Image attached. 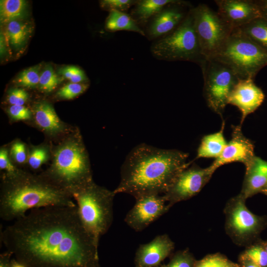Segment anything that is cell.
I'll return each instance as SVG.
<instances>
[{
    "instance_id": "cell-1",
    "label": "cell",
    "mask_w": 267,
    "mask_h": 267,
    "mask_svg": "<svg viewBox=\"0 0 267 267\" xmlns=\"http://www.w3.org/2000/svg\"><path fill=\"white\" fill-rule=\"evenodd\" d=\"M0 241L29 267H100L98 243L83 226L77 206L32 210L5 227Z\"/></svg>"
},
{
    "instance_id": "cell-2",
    "label": "cell",
    "mask_w": 267,
    "mask_h": 267,
    "mask_svg": "<svg viewBox=\"0 0 267 267\" xmlns=\"http://www.w3.org/2000/svg\"><path fill=\"white\" fill-rule=\"evenodd\" d=\"M187 153L177 149L158 148L145 143L135 146L121 169L116 194L127 193L135 199L149 194H164L178 175L188 167Z\"/></svg>"
},
{
    "instance_id": "cell-3",
    "label": "cell",
    "mask_w": 267,
    "mask_h": 267,
    "mask_svg": "<svg viewBox=\"0 0 267 267\" xmlns=\"http://www.w3.org/2000/svg\"><path fill=\"white\" fill-rule=\"evenodd\" d=\"M76 206L69 192L42 174L34 176L21 172L13 178L3 179L0 217L3 221H15L36 209Z\"/></svg>"
},
{
    "instance_id": "cell-4",
    "label": "cell",
    "mask_w": 267,
    "mask_h": 267,
    "mask_svg": "<svg viewBox=\"0 0 267 267\" xmlns=\"http://www.w3.org/2000/svg\"><path fill=\"white\" fill-rule=\"evenodd\" d=\"M42 175L71 195L93 181L86 149L81 142L75 140L58 148L52 165Z\"/></svg>"
},
{
    "instance_id": "cell-5",
    "label": "cell",
    "mask_w": 267,
    "mask_h": 267,
    "mask_svg": "<svg viewBox=\"0 0 267 267\" xmlns=\"http://www.w3.org/2000/svg\"><path fill=\"white\" fill-rule=\"evenodd\" d=\"M114 191L99 186L93 181L72 194L77 202L81 221L89 233L99 243L113 220Z\"/></svg>"
},
{
    "instance_id": "cell-6",
    "label": "cell",
    "mask_w": 267,
    "mask_h": 267,
    "mask_svg": "<svg viewBox=\"0 0 267 267\" xmlns=\"http://www.w3.org/2000/svg\"><path fill=\"white\" fill-rule=\"evenodd\" d=\"M212 58L230 68L240 79H253L267 65V51L239 28L234 29Z\"/></svg>"
},
{
    "instance_id": "cell-7",
    "label": "cell",
    "mask_w": 267,
    "mask_h": 267,
    "mask_svg": "<svg viewBox=\"0 0 267 267\" xmlns=\"http://www.w3.org/2000/svg\"><path fill=\"white\" fill-rule=\"evenodd\" d=\"M156 58L167 61H188L200 65L206 58L203 54L194 26L191 9L181 23L151 47Z\"/></svg>"
},
{
    "instance_id": "cell-8",
    "label": "cell",
    "mask_w": 267,
    "mask_h": 267,
    "mask_svg": "<svg viewBox=\"0 0 267 267\" xmlns=\"http://www.w3.org/2000/svg\"><path fill=\"white\" fill-rule=\"evenodd\" d=\"M200 66L207 104L211 110L222 116L229 94L240 79L230 68L212 58H206Z\"/></svg>"
},
{
    "instance_id": "cell-9",
    "label": "cell",
    "mask_w": 267,
    "mask_h": 267,
    "mask_svg": "<svg viewBox=\"0 0 267 267\" xmlns=\"http://www.w3.org/2000/svg\"><path fill=\"white\" fill-rule=\"evenodd\" d=\"M195 30L203 54L212 57L227 39L232 29L218 12L205 4L191 9Z\"/></svg>"
},
{
    "instance_id": "cell-10",
    "label": "cell",
    "mask_w": 267,
    "mask_h": 267,
    "mask_svg": "<svg viewBox=\"0 0 267 267\" xmlns=\"http://www.w3.org/2000/svg\"><path fill=\"white\" fill-rule=\"evenodd\" d=\"M214 172L210 167L201 168L195 164L183 170L163 194L170 207L197 194L209 180Z\"/></svg>"
},
{
    "instance_id": "cell-11",
    "label": "cell",
    "mask_w": 267,
    "mask_h": 267,
    "mask_svg": "<svg viewBox=\"0 0 267 267\" xmlns=\"http://www.w3.org/2000/svg\"><path fill=\"white\" fill-rule=\"evenodd\" d=\"M163 195L149 194L135 199L125 222L135 231H141L168 212L170 207Z\"/></svg>"
},
{
    "instance_id": "cell-12",
    "label": "cell",
    "mask_w": 267,
    "mask_h": 267,
    "mask_svg": "<svg viewBox=\"0 0 267 267\" xmlns=\"http://www.w3.org/2000/svg\"><path fill=\"white\" fill-rule=\"evenodd\" d=\"M254 148L252 141L243 134L241 126H232L230 140L209 167L213 172L224 164L235 162H241L246 167L255 157Z\"/></svg>"
},
{
    "instance_id": "cell-13",
    "label": "cell",
    "mask_w": 267,
    "mask_h": 267,
    "mask_svg": "<svg viewBox=\"0 0 267 267\" xmlns=\"http://www.w3.org/2000/svg\"><path fill=\"white\" fill-rule=\"evenodd\" d=\"M218 13L232 29L240 28L261 17L255 0H216Z\"/></svg>"
},
{
    "instance_id": "cell-14",
    "label": "cell",
    "mask_w": 267,
    "mask_h": 267,
    "mask_svg": "<svg viewBox=\"0 0 267 267\" xmlns=\"http://www.w3.org/2000/svg\"><path fill=\"white\" fill-rule=\"evenodd\" d=\"M265 95L253 79H240L231 90L227 104L237 107L241 113L240 125L246 116L254 112L263 103Z\"/></svg>"
},
{
    "instance_id": "cell-15",
    "label": "cell",
    "mask_w": 267,
    "mask_h": 267,
    "mask_svg": "<svg viewBox=\"0 0 267 267\" xmlns=\"http://www.w3.org/2000/svg\"><path fill=\"white\" fill-rule=\"evenodd\" d=\"M174 243L166 234L156 236L150 242L141 244L134 259L135 267H158L171 253Z\"/></svg>"
},
{
    "instance_id": "cell-16",
    "label": "cell",
    "mask_w": 267,
    "mask_h": 267,
    "mask_svg": "<svg viewBox=\"0 0 267 267\" xmlns=\"http://www.w3.org/2000/svg\"><path fill=\"white\" fill-rule=\"evenodd\" d=\"M185 5L171 4L156 15L148 29L149 38L155 39L165 36L174 31L187 15L179 7Z\"/></svg>"
},
{
    "instance_id": "cell-17",
    "label": "cell",
    "mask_w": 267,
    "mask_h": 267,
    "mask_svg": "<svg viewBox=\"0 0 267 267\" xmlns=\"http://www.w3.org/2000/svg\"><path fill=\"white\" fill-rule=\"evenodd\" d=\"M267 185V161L255 156L246 167V175L240 195L249 197Z\"/></svg>"
},
{
    "instance_id": "cell-18",
    "label": "cell",
    "mask_w": 267,
    "mask_h": 267,
    "mask_svg": "<svg viewBox=\"0 0 267 267\" xmlns=\"http://www.w3.org/2000/svg\"><path fill=\"white\" fill-rule=\"evenodd\" d=\"M244 199L241 195L238 197L229 217L230 227L237 234L241 236L253 232L259 224L257 217L245 206Z\"/></svg>"
},
{
    "instance_id": "cell-19",
    "label": "cell",
    "mask_w": 267,
    "mask_h": 267,
    "mask_svg": "<svg viewBox=\"0 0 267 267\" xmlns=\"http://www.w3.org/2000/svg\"><path fill=\"white\" fill-rule=\"evenodd\" d=\"M225 123L223 121L221 130L215 133L204 136L197 150L196 159L199 158L219 157L227 145L223 130Z\"/></svg>"
},
{
    "instance_id": "cell-20",
    "label": "cell",
    "mask_w": 267,
    "mask_h": 267,
    "mask_svg": "<svg viewBox=\"0 0 267 267\" xmlns=\"http://www.w3.org/2000/svg\"><path fill=\"white\" fill-rule=\"evenodd\" d=\"M174 4H186V1L177 0H142L137 1L132 11L136 19L145 23L150 17L155 16L165 8L166 5Z\"/></svg>"
},
{
    "instance_id": "cell-21",
    "label": "cell",
    "mask_w": 267,
    "mask_h": 267,
    "mask_svg": "<svg viewBox=\"0 0 267 267\" xmlns=\"http://www.w3.org/2000/svg\"><path fill=\"white\" fill-rule=\"evenodd\" d=\"M37 124L45 131L55 133L60 131L62 124L52 106L46 102L38 103L35 107Z\"/></svg>"
},
{
    "instance_id": "cell-22",
    "label": "cell",
    "mask_w": 267,
    "mask_h": 267,
    "mask_svg": "<svg viewBox=\"0 0 267 267\" xmlns=\"http://www.w3.org/2000/svg\"><path fill=\"white\" fill-rule=\"evenodd\" d=\"M105 28L112 32L124 30L138 33L142 36L145 35L134 19L124 12L117 10L110 11L106 20Z\"/></svg>"
},
{
    "instance_id": "cell-23",
    "label": "cell",
    "mask_w": 267,
    "mask_h": 267,
    "mask_svg": "<svg viewBox=\"0 0 267 267\" xmlns=\"http://www.w3.org/2000/svg\"><path fill=\"white\" fill-rule=\"evenodd\" d=\"M30 24L22 20H13L6 25V34L11 46L16 49L22 48L32 33Z\"/></svg>"
},
{
    "instance_id": "cell-24",
    "label": "cell",
    "mask_w": 267,
    "mask_h": 267,
    "mask_svg": "<svg viewBox=\"0 0 267 267\" xmlns=\"http://www.w3.org/2000/svg\"><path fill=\"white\" fill-rule=\"evenodd\" d=\"M253 42L267 51V20L260 17L238 28Z\"/></svg>"
},
{
    "instance_id": "cell-25",
    "label": "cell",
    "mask_w": 267,
    "mask_h": 267,
    "mask_svg": "<svg viewBox=\"0 0 267 267\" xmlns=\"http://www.w3.org/2000/svg\"><path fill=\"white\" fill-rule=\"evenodd\" d=\"M27 2L24 0H1V23L6 24L13 20H22L27 14Z\"/></svg>"
},
{
    "instance_id": "cell-26",
    "label": "cell",
    "mask_w": 267,
    "mask_h": 267,
    "mask_svg": "<svg viewBox=\"0 0 267 267\" xmlns=\"http://www.w3.org/2000/svg\"><path fill=\"white\" fill-rule=\"evenodd\" d=\"M61 82V79L56 74L53 67L47 65L41 71L39 86L40 89L46 92L53 90Z\"/></svg>"
},
{
    "instance_id": "cell-27",
    "label": "cell",
    "mask_w": 267,
    "mask_h": 267,
    "mask_svg": "<svg viewBox=\"0 0 267 267\" xmlns=\"http://www.w3.org/2000/svg\"><path fill=\"white\" fill-rule=\"evenodd\" d=\"M41 67V65H37L23 70L17 76L16 83L20 86L29 88L39 86Z\"/></svg>"
},
{
    "instance_id": "cell-28",
    "label": "cell",
    "mask_w": 267,
    "mask_h": 267,
    "mask_svg": "<svg viewBox=\"0 0 267 267\" xmlns=\"http://www.w3.org/2000/svg\"><path fill=\"white\" fill-rule=\"evenodd\" d=\"M242 258L245 261L252 262L260 267L267 266V252L259 246L249 249L245 252Z\"/></svg>"
},
{
    "instance_id": "cell-29",
    "label": "cell",
    "mask_w": 267,
    "mask_h": 267,
    "mask_svg": "<svg viewBox=\"0 0 267 267\" xmlns=\"http://www.w3.org/2000/svg\"><path fill=\"white\" fill-rule=\"evenodd\" d=\"M88 87L87 84L69 83L60 89L57 94L61 98L71 99L83 93Z\"/></svg>"
},
{
    "instance_id": "cell-30",
    "label": "cell",
    "mask_w": 267,
    "mask_h": 267,
    "mask_svg": "<svg viewBox=\"0 0 267 267\" xmlns=\"http://www.w3.org/2000/svg\"><path fill=\"white\" fill-rule=\"evenodd\" d=\"M59 73L71 83H81L88 80L84 71L75 66L64 67L59 70Z\"/></svg>"
},
{
    "instance_id": "cell-31",
    "label": "cell",
    "mask_w": 267,
    "mask_h": 267,
    "mask_svg": "<svg viewBox=\"0 0 267 267\" xmlns=\"http://www.w3.org/2000/svg\"><path fill=\"white\" fill-rule=\"evenodd\" d=\"M195 267H239V266L223 257L213 255L204 258Z\"/></svg>"
},
{
    "instance_id": "cell-32",
    "label": "cell",
    "mask_w": 267,
    "mask_h": 267,
    "mask_svg": "<svg viewBox=\"0 0 267 267\" xmlns=\"http://www.w3.org/2000/svg\"><path fill=\"white\" fill-rule=\"evenodd\" d=\"M0 169L6 173L3 179L13 178L22 172L13 166L9 159L7 150L4 149H1L0 151Z\"/></svg>"
},
{
    "instance_id": "cell-33",
    "label": "cell",
    "mask_w": 267,
    "mask_h": 267,
    "mask_svg": "<svg viewBox=\"0 0 267 267\" xmlns=\"http://www.w3.org/2000/svg\"><path fill=\"white\" fill-rule=\"evenodd\" d=\"M158 267H193V260L188 252L183 251L176 254L168 264Z\"/></svg>"
},
{
    "instance_id": "cell-34",
    "label": "cell",
    "mask_w": 267,
    "mask_h": 267,
    "mask_svg": "<svg viewBox=\"0 0 267 267\" xmlns=\"http://www.w3.org/2000/svg\"><path fill=\"white\" fill-rule=\"evenodd\" d=\"M137 1L133 0H103L100 1L101 7L111 10L123 12L131 6L136 3Z\"/></svg>"
},
{
    "instance_id": "cell-35",
    "label": "cell",
    "mask_w": 267,
    "mask_h": 267,
    "mask_svg": "<svg viewBox=\"0 0 267 267\" xmlns=\"http://www.w3.org/2000/svg\"><path fill=\"white\" fill-rule=\"evenodd\" d=\"M47 158V153L46 150L42 147L34 149L30 155L28 163L33 169H39L45 162Z\"/></svg>"
},
{
    "instance_id": "cell-36",
    "label": "cell",
    "mask_w": 267,
    "mask_h": 267,
    "mask_svg": "<svg viewBox=\"0 0 267 267\" xmlns=\"http://www.w3.org/2000/svg\"><path fill=\"white\" fill-rule=\"evenodd\" d=\"M28 96L27 92L24 89L14 88L9 91L7 100L11 105H23L27 101Z\"/></svg>"
},
{
    "instance_id": "cell-37",
    "label": "cell",
    "mask_w": 267,
    "mask_h": 267,
    "mask_svg": "<svg viewBox=\"0 0 267 267\" xmlns=\"http://www.w3.org/2000/svg\"><path fill=\"white\" fill-rule=\"evenodd\" d=\"M11 117L16 120H25L31 117V111L23 105H11L8 109Z\"/></svg>"
},
{
    "instance_id": "cell-38",
    "label": "cell",
    "mask_w": 267,
    "mask_h": 267,
    "mask_svg": "<svg viewBox=\"0 0 267 267\" xmlns=\"http://www.w3.org/2000/svg\"><path fill=\"white\" fill-rule=\"evenodd\" d=\"M11 153L16 162L22 164L26 159V151L25 145L20 142L14 143L11 148Z\"/></svg>"
},
{
    "instance_id": "cell-39",
    "label": "cell",
    "mask_w": 267,
    "mask_h": 267,
    "mask_svg": "<svg viewBox=\"0 0 267 267\" xmlns=\"http://www.w3.org/2000/svg\"><path fill=\"white\" fill-rule=\"evenodd\" d=\"M262 17L267 20V0H255Z\"/></svg>"
},
{
    "instance_id": "cell-40",
    "label": "cell",
    "mask_w": 267,
    "mask_h": 267,
    "mask_svg": "<svg viewBox=\"0 0 267 267\" xmlns=\"http://www.w3.org/2000/svg\"><path fill=\"white\" fill-rule=\"evenodd\" d=\"M10 267H26V266L24 265L23 264L21 263H16V262H13Z\"/></svg>"
},
{
    "instance_id": "cell-41",
    "label": "cell",
    "mask_w": 267,
    "mask_h": 267,
    "mask_svg": "<svg viewBox=\"0 0 267 267\" xmlns=\"http://www.w3.org/2000/svg\"><path fill=\"white\" fill-rule=\"evenodd\" d=\"M244 267H260L253 264L252 262L247 261L246 263L245 264Z\"/></svg>"
},
{
    "instance_id": "cell-42",
    "label": "cell",
    "mask_w": 267,
    "mask_h": 267,
    "mask_svg": "<svg viewBox=\"0 0 267 267\" xmlns=\"http://www.w3.org/2000/svg\"><path fill=\"white\" fill-rule=\"evenodd\" d=\"M262 191L267 195V185Z\"/></svg>"
},
{
    "instance_id": "cell-43",
    "label": "cell",
    "mask_w": 267,
    "mask_h": 267,
    "mask_svg": "<svg viewBox=\"0 0 267 267\" xmlns=\"http://www.w3.org/2000/svg\"><path fill=\"white\" fill-rule=\"evenodd\" d=\"M266 251L267 252V248H266Z\"/></svg>"
}]
</instances>
